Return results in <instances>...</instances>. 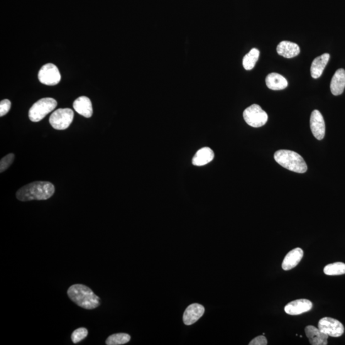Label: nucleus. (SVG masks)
Here are the masks:
<instances>
[{"label":"nucleus","instance_id":"1","mask_svg":"<svg viewBox=\"0 0 345 345\" xmlns=\"http://www.w3.org/2000/svg\"><path fill=\"white\" fill-rule=\"evenodd\" d=\"M55 187L49 182H34L23 186L16 193V197L21 202L31 200H46L55 193Z\"/></svg>","mask_w":345,"mask_h":345},{"label":"nucleus","instance_id":"2","mask_svg":"<svg viewBox=\"0 0 345 345\" xmlns=\"http://www.w3.org/2000/svg\"><path fill=\"white\" fill-rule=\"evenodd\" d=\"M70 299L85 310H94L100 305V299L88 286L76 284L70 286L67 290Z\"/></svg>","mask_w":345,"mask_h":345},{"label":"nucleus","instance_id":"3","mask_svg":"<svg viewBox=\"0 0 345 345\" xmlns=\"http://www.w3.org/2000/svg\"><path fill=\"white\" fill-rule=\"evenodd\" d=\"M275 160L279 165L293 172L304 173L308 170V166L304 159L295 151L278 150L275 154Z\"/></svg>","mask_w":345,"mask_h":345},{"label":"nucleus","instance_id":"4","mask_svg":"<svg viewBox=\"0 0 345 345\" xmlns=\"http://www.w3.org/2000/svg\"><path fill=\"white\" fill-rule=\"evenodd\" d=\"M57 106V102L53 98H43L33 104L29 111V119L31 122H40Z\"/></svg>","mask_w":345,"mask_h":345},{"label":"nucleus","instance_id":"5","mask_svg":"<svg viewBox=\"0 0 345 345\" xmlns=\"http://www.w3.org/2000/svg\"><path fill=\"white\" fill-rule=\"evenodd\" d=\"M244 121L251 127H262L268 121V115L258 104H253L243 112Z\"/></svg>","mask_w":345,"mask_h":345},{"label":"nucleus","instance_id":"6","mask_svg":"<svg viewBox=\"0 0 345 345\" xmlns=\"http://www.w3.org/2000/svg\"><path fill=\"white\" fill-rule=\"evenodd\" d=\"M74 115L71 109H58L51 115L50 123L56 130H65L72 123Z\"/></svg>","mask_w":345,"mask_h":345},{"label":"nucleus","instance_id":"7","mask_svg":"<svg viewBox=\"0 0 345 345\" xmlns=\"http://www.w3.org/2000/svg\"><path fill=\"white\" fill-rule=\"evenodd\" d=\"M318 328L323 333L334 337L341 336L344 331L343 325L341 322L330 317H324L320 320Z\"/></svg>","mask_w":345,"mask_h":345},{"label":"nucleus","instance_id":"8","mask_svg":"<svg viewBox=\"0 0 345 345\" xmlns=\"http://www.w3.org/2000/svg\"><path fill=\"white\" fill-rule=\"evenodd\" d=\"M38 78L41 83L49 86L56 85L61 80L60 71L53 63L43 66L39 71Z\"/></svg>","mask_w":345,"mask_h":345},{"label":"nucleus","instance_id":"9","mask_svg":"<svg viewBox=\"0 0 345 345\" xmlns=\"http://www.w3.org/2000/svg\"><path fill=\"white\" fill-rule=\"evenodd\" d=\"M310 127L313 136L316 139L322 140L325 134V124L321 112L319 110H314L311 114Z\"/></svg>","mask_w":345,"mask_h":345},{"label":"nucleus","instance_id":"10","mask_svg":"<svg viewBox=\"0 0 345 345\" xmlns=\"http://www.w3.org/2000/svg\"><path fill=\"white\" fill-rule=\"evenodd\" d=\"M313 304L308 299H298L292 301L285 305V312L288 315H298L310 312Z\"/></svg>","mask_w":345,"mask_h":345},{"label":"nucleus","instance_id":"11","mask_svg":"<svg viewBox=\"0 0 345 345\" xmlns=\"http://www.w3.org/2000/svg\"><path fill=\"white\" fill-rule=\"evenodd\" d=\"M205 308L202 305L193 304L189 305L183 313V323L186 325H191L197 322L204 315Z\"/></svg>","mask_w":345,"mask_h":345},{"label":"nucleus","instance_id":"12","mask_svg":"<svg viewBox=\"0 0 345 345\" xmlns=\"http://www.w3.org/2000/svg\"><path fill=\"white\" fill-rule=\"evenodd\" d=\"M306 334L311 344L312 345H326L328 344L327 339L329 336L320 331L319 328L308 325L305 328Z\"/></svg>","mask_w":345,"mask_h":345},{"label":"nucleus","instance_id":"13","mask_svg":"<svg viewBox=\"0 0 345 345\" xmlns=\"http://www.w3.org/2000/svg\"><path fill=\"white\" fill-rule=\"evenodd\" d=\"M304 256V252L299 248H295L286 254L282 263L284 271H290L300 263Z\"/></svg>","mask_w":345,"mask_h":345},{"label":"nucleus","instance_id":"14","mask_svg":"<svg viewBox=\"0 0 345 345\" xmlns=\"http://www.w3.org/2000/svg\"><path fill=\"white\" fill-rule=\"evenodd\" d=\"M73 107L78 113L86 118H90L92 116V102L87 97L82 96L78 98L73 103Z\"/></svg>","mask_w":345,"mask_h":345},{"label":"nucleus","instance_id":"15","mask_svg":"<svg viewBox=\"0 0 345 345\" xmlns=\"http://www.w3.org/2000/svg\"><path fill=\"white\" fill-rule=\"evenodd\" d=\"M345 88V70L339 68L335 72L330 83V90L334 95H339L344 92Z\"/></svg>","mask_w":345,"mask_h":345},{"label":"nucleus","instance_id":"16","mask_svg":"<svg viewBox=\"0 0 345 345\" xmlns=\"http://www.w3.org/2000/svg\"><path fill=\"white\" fill-rule=\"evenodd\" d=\"M300 48L297 44L289 41H282L279 44L277 52L279 55L286 58L295 57L300 53Z\"/></svg>","mask_w":345,"mask_h":345},{"label":"nucleus","instance_id":"17","mask_svg":"<svg viewBox=\"0 0 345 345\" xmlns=\"http://www.w3.org/2000/svg\"><path fill=\"white\" fill-rule=\"evenodd\" d=\"M330 58L329 53H324L322 55L318 56L312 62L311 67V74L314 79L321 76L325 67L327 65Z\"/></svg>","mask_w":345,"mask_h":345},{"label":"nucleus","instance_id":"18","mask_svg":"<svg viewBox=\"0 0 345 345\" xmlns=\"http://www.w3.org/2000/svg\"><path fill=\"white\" fill-rule=\"evenodd\" d=\"M214 153L211 148L204 147L201 148L196 153L193 159V165L202 166L207 165L214 160Z\"/></svg>","mask_w":345,"mask_h":345},{"label":"nucleus","instance_id":"19","mask_svg":"<svg viewBox=\"0 0 345 345\" xmlns=\"http://www.w3.org/2000/svg\"><path fill=\"white\" fill-rule=\"evenodd\" d=\"M266 86L269 89L273 90H281L288 87L287 80L278 73H271L266 78Z\"/></svg>","mask_w":345,"mask_h":345},{"label":"nucleus","instance_id":"20","mask_svg":"<svg viewBox=\"0 0 345 345\" xmlns=\"http://www.w3.org/2000/svg\"><path fill=\"white\" fill-rule=\"evenodd\" d=\"M260 56V51L256 48L252 49L243 58V67L247 70L253 69Z\"/></svg>","mask_w":345,"mask_h":345},{"label":"nucleus","instance_id":"21","mask_svg":"<svg viewBox=\"0 0 345 345\" xmlns=\"http://www.w3.org/2000/svg\"><path fill=\"white\" fill-rule=\"evenodd\" d=\"M325 275L327 276H339L345 275V263L336 262L330 263L325 266Z\"/></svg>","mask_w":345,"mask_h":345},{"label":"nucleus","instance_id":"22","mask_svg":"<svg viewBox=\"0 0 345 345\" xmlns=\"http://www.w3.org/2000/svg\"><path fill=\"white\" fill-rule=\"evenodd\" d=\"M131 336L126 333H118L111 335L107 337L106 344L107 345H121L127 343L131 340Z\"/></svg>","mask_w":345,"mask_h":345},{"label":"nucleus","instance_id":"23","mask_svg":"<svg viewBox=\"0 0 345 345\" xmlns=\"http://www.w3.org/2000/svg\"><path fill=\"white\" fill-rule=\"evenodd\" d=\"M88 334H89V332L86 328L81 327L72 332V335H71V339L74 343H78V342L83 341L85 337H87Z\"/></svg>","mask_w":345,"mask_h":345},{"label":"nucleus","instance_id":"24","mask_svg":"<svg viewBox=\"0 0 345 345\" xmlns=\"http://www.w3.org/2000/svg\"><path fill=\"white\" fill-rule=\"evenodd\" d=\"M14 158H15V156L13 154H9L2 158L0 162V172L3 173L4 171L7 170L13 163Z\"/></svg>","mask_w":345,"mask_h":345},{"label":"nucleus","instance_id":"25","mask_svg":"<svg viewBox=\"0 0 345 345\" xmlns=\"http://www.w3.org/2000/svg\"><path fill=\"white\" fill-rule=\"evenodd\" d=\"M11 107V102L8 99L2 100L0 102V117H3L9 111Z\"/></svg>","mask_w":345,"mask_h":345},{"label":"nucleus","instance_id":"26","mask_svg":"<svg viewBox=\"0 0 345 345\" xmlns=\"http://www.w3.org/2000/svg\"><path fill=\"white\" fill-rule=\"evenodd\" d=\"M249 345H266L267 344V340L266 337L263 336H259L254 338L249 342Z\"/></svg>","mask_w":345,"mask_h":345}]
</instances>
